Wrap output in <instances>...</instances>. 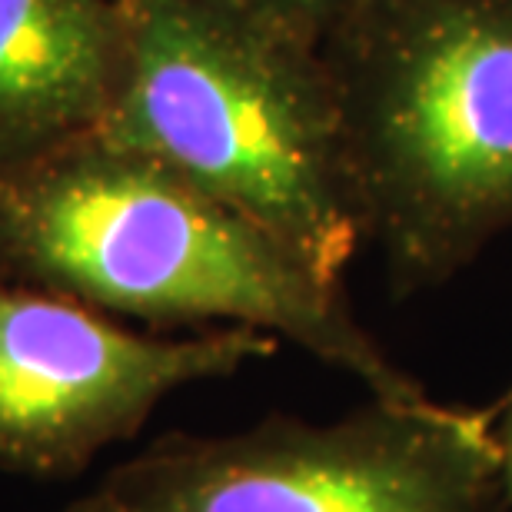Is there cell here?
Instances as JSON below:
<instances>
[{"mask_svg": "<svg viewBox=\"0 0 512 512\" xmlns=\"http://www.w3.org/2000/svg\"><path fill=\"white\" fill-rule=\"evenodd\" d=\"M247 326L157 336L67 296L0 280V469L67 479L127 443L183 386L270 360Z\"/></svg>", "mask_w": 512, "mask_h": 512, "instance_id": "5b68a950", "label": "cell"}, {"mask_svg": "<svg viewBox=\"0 0 512 512\" xmlns=\"http://www.w3.org/2000/svg\"><path fill=\"white\" fill-rule=\"evenodd\" d=\"M64 512H512L496 409L373 399L330 423L273 413L170 433Z\"/></svg>", "mask_w": 512, "mask_h": 512, "instance_id": "277c9868", "label": "cell"}, {"mask_svg": "<svg viewBox=\"0 0 512 512\" xmlns=\"http://www.w3.org/2000/svg\"><path fill=\"white\" fill-rule=\"evenodd\" d=\"M323 57L389 283H446L512 230V0H370Z\"/></svg>", "mask_w": 512, "mask_h": 512, "instance_id": "3957f363", "label": "cell"}, {"mask_svg": "<svg viewBox=\"0 0 512 512\" xmlns=\"http://www.w3.org/2000/svg\"><path fill=\"white\" fill-rule=\"evenodd\" d=\"M0 280L150 326H247L343 370L373 399L439 406L356 320L340 280L97 137L0 177Z\"/></svg>", "mask_w": 512, "mask_h": 512, "instance_id": "6da1fadb", "label": "cell"}, {"mask_svg": "<svg viewBox=\"0 0 512 512\" xmlns=\"http://www.w3.org/2000/svg\"><path fill=\"white\" fill-rule=\"evenodd\" d=\"M127 47V0H0V177L97 137Z\"/></svg>", "mask_w": 512, "mask_h": 512, "instance_id": "8992f818", "label": "cell"}, {"mask_svg": "<svg viewBox=\"0 0 512 512\" xmlns=\"http://www.w3.org/2000/svg\"><path fill=\"white\" fill-rule=\"evenodd\" d=\"M256 24L320 47L370 0H220Z\"/></svg>", "mask_w": 512, "mask_h": 512, "instance_id": "52a82bcc", "label": "cell"}, {"mask_svg": "<svg viewBox=\"0 0 512 512\" xmlns=\"http://www.w3.org/2000/svg\"><path fill=\"white\" fill-rule=\"evenodd\" d=\"M130 47L97 140L157 163L343 283L366 230L320 47L220 0H127Z\"/></svg>", "mask_w": 512, "mask_h": 512, "instance_id": "7a4b0ae2", "label": "cell"}, {"mask_svg": "<svg viewBox=\"0 0 512 512\" xmlns=\"http://www.w3.org/2000/svg\"><path fill=\"white\" fill-rule=\"evenodd\" d=\"M496 446H499V473H503V489L512 506V393L503 406L496 409Z\"/></svg>", "mask_w": 512, "mask_h": 512, "instance_id": "ba28073f", "label": "cell"}]
</instances>
